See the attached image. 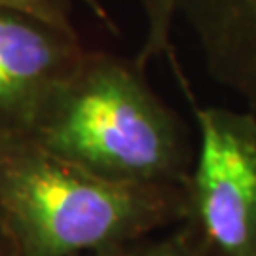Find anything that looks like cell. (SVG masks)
Here are the masks:
<instances>
[{
	"label": "cell",
	"instance_id": "8",
	"mask_svg": "<svg viewBox=\"0 0 256 256\" xmlns=\"http://www.w3.org/2000/svg\"><path fill=\"white\" fill-rule=\"evenodd\" d=\"M0 6L27 12L59 27L74 28L70 18L72 0H0Z\"/></svg>",
	"mask_w": 256,
	"mask_h": 256
},
{
	"label": "cell",
	"instance_id": "10",
	"mask_svg": "<svg viewBox=\"0 0 256 256\" xmlns=\"http://www.w3.org/2000/svg\"><path fill=\"white\" fill-rule=\"evenodd\" d=\"M0 256H16L14 254V250H12V247L8 245V241L4 239L2 234H0Z\"/></svg>",
	"mask_w": 256,
	"mask_h": 256
},
{
	"label": "cell",
	"instance_id": "5",
	"mask_svg": "<svg viewBox=\"0 0 256 256\" xmlns=\"http://www.w3.org/2000/svg\"><path fill=\"white\" fill-rule=\"evenodd\" d=\"M212 80L256 110V0H178Z\"/></svg>",
	"mask_w": 256,
	"mask_h": 256
},
{
	"label": "cell",
	"instance_id": "4",
	"mask_svg": "<svg viewBox=\"0 0 256 256\" xmlns=\"http://www.w3.org/2000/svg\"><path fill=\"white\" fill-rule=\"evenodd\" d=\"M84 54L76 28L0 6V133L27 128L44 95Z\"/></svg>",
	"mask_w": 256,
	"mask_h": 256
},
{
	"label": "cell",
	"instance_id": "6",
	"mask_svg": "<svg viewBox=\"0 0 256 256\" xmlns=\"http://www.w3.org/2000/svg\"><path fill=\"white\" fill-rule=\"evenodd\" d=\"M82 256H209V252L198 230L182 220L164 232Z\"/></svg>",
	"mask_w": 256,
	"mask_h": 256
},
{
	"label": "cell",
	"instance_id": "2",
	"mask_svg": "<svg viewBox=\"0 0 256 256\" xmlns=\"http://www.w3.org/2000/svg\"><path fill=\"white\" fill-rule=\"evenodd\" d=\"M186 188L110 182L0 133V234L16 256H82L182 222Z\"/></svg>",
	"mask_w": 256,
	"mask_h": 256
},
{
	"label": "cell",
	"instance_id": "1",
	"mask_svg": "<svg viewBox=\"0 0 256 256\" xmlns=\"http://www.w3.org/2000/svg\"><path fill=\"white\" fill-rule=\"evenodd\" d=\"M144 68L137 59L86 50L21 133L110 182L186 188L198 144L184 120L156 95Z\"/></svg>",
	"mask_w": 256,
	"mask_h": 256
},
{
	"label": "cell",
	"instance_id": "7",
	"mask_svg": "<svg viewBox=\"0 0 256 256\" xmlns=\"http://www.w3.org/2000/svg\"><path fill=\"white\" fill-rule=\"evenodd\" d=\"M144 14L146 34L144 44L137 54L138 64L146 66L150 59L156 57H173L171 32L173 23L178 16V0H137Z\"/></svg>",
	"mask_w": 256,
	"mask_h": 256
},
{
	"label": "cell",
	"instance_id": "9",
	"mask_svg": "<svg viewBox=\"0 0 256 256\" xmlns=\"http://www.w3.org/2000/svg\"><path fill=\"white\" fill-rule=\"evenodd\" d=\"M74 2V0H72ZM76 2H80V4H84L86 8H88V12L92 14L95 19H99V23L101 25H104L106 28H110V30H116V25L112 23V19H110L108 12L104 10V6H102L101 0H76Z\"/></svg>",
	"mask_w": 256,
	"mask_h": 256
},
{
	"label": "cell",
	"instance_id": "3",
	"mask_svg": "<svg viewBox=\"0 0 256 256\" xmlns=\"http://www.w3.org/2000/svg\"><path fill=\"white\" fill-rule=\"evenodd\" d=\"M186 216L209 256H256V114L196 106Z\"/></svg>",
	"mask_w": 256,
	"mask_h": 256
}]
</instances>
